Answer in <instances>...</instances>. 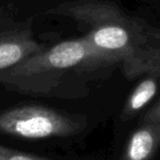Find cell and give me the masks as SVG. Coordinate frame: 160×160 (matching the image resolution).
<instances>
[{
	"label": "cell",
	"instance_id": "277c9868",
	"mask_svg": "<svg viewBox=\"0 0 160 160\" xmlns=\"http://www.w3.org/2000/svg\"><path fill=\"white\" fill-rule=\"evenodd\" d=\"M49 16H62L72 18L92 29L109 23L129 24L135 20L129 18L115 5L98 0L64 2L49 8L46 11Z\"/></svg>",
	"mask_w": 160,
	"mask_h": 160
},
{
	"label": "cell",
	"instance_id": "6da1fadb",
	"mask_svg": "<svg viewBox=\"0 0 160 160\" xmlns=\"http://www.w3.org/2000/svg\"><path fill=\"white\" fill-rule=\"evenodd\" d=\"M82 40L88 51L82 68L93 69L121 62L129 79L160 68L159 48L148 45L144 28L136 21L129 24L100 25Z\"/></svg>",
	"mask_w": 160,
	"mask_h": 160
},
{
	"label": "cell",
	"instance_id": "3957f363",
	"mask_svg": "<svg viewBox=\"0 0 160 160\" xmlns=\"http://www.w3.org/2000/svg\"><path fill=\"white\" fill-rule=\"evenodd\" d=\"M85 120L42 105H21L0 114V133L25 139L67 137L79 133Z\"/></svg>",
	"mask_w": 160,
	"mask_h": 160
},
{
	"label": "cell",
	"instance_id": "8992f818",
	"mask_svg": "<svg viewBox=\"0 0 160 160\" xmlns=\"http://www.w3.org/2000/svg\"><path fill=\"white\" fill-rule=\"evenodd\" d=\"M160 139V123L140 125L132 133L123 160H150L157 150Z\"/></svg>",
	"mask_w": 160,
	"mask_h": 160
},
{
	"label": "cell",
	"instance_id": "52a82bcc",
	"mask_svg": "<svg viewBox=\"0 0 160 160\" xmlns=\"http://www.w3.org/2000/svg\"><path fill=\"white\" fill-rule=\"evenodd\" d=\"M160 75V68L152 69L146 73V77L139 81L136 88L128 97L124 109L122 111V120H129L134 115L139 113L157 93L158 79Z\"/></svg>",
	"mask_w": 160,
	"mask_h": 160
},
{
	"label": "cell",
	"instance_id": "9c48e42d",
	"mask_svg": "<svg viewBox=\"0 0 160 160\" xmlns=\"http://www.w3.org/2000/svg\"><path fill=\"white\" fill-rule=\"evenodd\" d=\"M144 122L147 123H160V104L159 101H156L150 110L146 113Z\"/></svg>",
	"mask_w": 160,
	"mask_h": 160
},
{
	"label": "cell",
	"instance_id": "7a4b0ae2",
	"mask_svg": "<svg viewBox=\"0 0 160 160\" xmlns=\"http://www.w3.org/2000/svg\"><path fill=\"white\" fill-rule=\"evenodd\" d=\"M88 51L82 38L65 41L27 58L12 68L0 71V83L23 88L38 82L56 83L64 71L82 66Z\"/></svg>",
	"mask_w": 160,
	"mask_h": 160
},
{
	"label": "cell",
	"instance_id": "ba28073f",
	"mask_svg": "<svg viewBox=\"0 0 160 160\" xmlns=\"http://www.w3.org/2000/svg\"><path fill=\"white\" fill-rule=\"evenodd\" d=\"M0 160H52L47 158L38 157V156L25 153L23 151H19L16 149L8 148L6 146L0 145Z\"/></svg>",
	"mask_w": 160,
	"mask_h": 160
},
{
	"label": "cell",
	"instance_id": "5b68a950",
	"mask_svg": "<svg viewBox=\"0 0 160 160\" xmlns=\"http://www.w3.org/2000/svg\"><path fill=\"white\" fill-rule=\"evenodd\" d=\"M44 49V46L34 41L28 31L0 33V71L12 68Z\"/></svg>",
	"mask_w": 160,
	"mask_h": 160
}]
</instances>
